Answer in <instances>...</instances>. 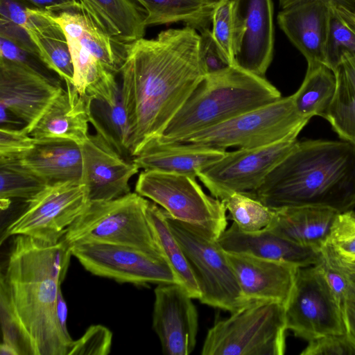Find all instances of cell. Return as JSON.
<instances>
[{
	"mask_svg": "<svg viewBox=\"0 0 355 355\" xmlns=\"http://www.w3.org/2000/svg\"><path fill=\"white\" fill-rule=\"evenodd\" d=\"M227 150L183 143L148 141L132 158L140 168L198 178V173L221 159Z\"/></svg>",
	"mask_w": 355,
	"mask_h": 355,
	"instance_id": "obj_22",
	"label": "cell"
},
{
	"mask_svg": "<svg viewBox=\"0 0 355 355\" xmlns=\"http://www.w3.org/2000/svg\"><path fill=\"white\" fill-rule=\"evenodd\" d=\"M327 242L347 261L355 263V212L339 213Z\"/></svg>",
	"mask_w": 355,
	"mask_h": 355,
	"instance_id": "obj_37",
	"label": "cell"
},
{
	"mask_svg": "<svg viewBox=\"0 0 355 355\" xmlns=\"http://www.w3.org/2000/svg\"><path fill=\"white\" fill-rule=\"evenodd\" d=\"M89 101L71 84H66L34 127L35 139H59L83 144L89 137Z\"/></svg>",
	"mask_w": 355,
	"mask_h": 355,
	"instance_id": "obj_23",
	"label": "cell"
},
{
	"mask_svg": "<svg viewBox=\"0 0 355 355\" xmlns=\"http://www.w3.org/2000/svg\"><path fill=\"white\" fill-rule=\"evenodd\" d=\"M268 207L313 206L339 213L355 207V144L306 140L266 176L252 193Z\"/></svg>",
	"mask_w": 355,
	"mask_h": 355,
	"instance_id": "obj_3",
	"label": "cell"
},
{
	"mask_svg": "<svg viewBox=\"0 0 355 355\" xmlns=\"http://www.w3.org/2000/svg\"><path fill=\"white\" fill-rule=\"evenodd\" d=\"M145 10L148 26L183 22L200 32L208 28L214 4L208 0H134Z\"/></svg>",
	"mask_w": 355,
	"mask_h": 355,
	"instance_id": "obj_31",
	"label": "cell"
},
{
	"mask_svg": "<svg viewBox=\"0 0 355 355\" xmlns=\"http://www.w3.org/2000/svg\"><path fill=\"white\" fill-rule=\"evenodd\" d=\"M35 141V139L21 128L1 126L0 159H19Z\"/></svg>",
	"mask_w": 355,
	"mask_h": 355,
	"instance_id": "obj_41",
	"label": "cell"
},
{
	"mask_svg": "<svg viewBox=\"0 0 355 355\" xmlns=\"http://www.w3.org/2000/svg\"><path fill=\"white\" fill-rule=\"evenodd\" d=\"M148 201L131 192L111 200L90 202L62 239L69 247L93 242L121 245L164 259L147 218Z\"/></svg>",
	"mask_w": 355,
	"mask_h": 355,
	"instance_id": "obj_5",
	"label": "cell"
},
{
	"mask_svg": "<svg viewBox=\"0 0 355 355\" xmlns=\"http://www.w3.org/2000/svg\"><path fill=\"white\" fill-rule=\"evenodd\" d=\"M285 306L257 302L232 313L208 330L202 355H282L286 350Z\"/></svg>",
	"mask_w": 355,
	"mask_h": 355,
	"instance_id": "obj_6",
	"label": "cell"
},
{
	"mask_svg": "<svg viewBox=\"0 0 355 355\" xmlns=\"http://www.w3.org/2000/svg\"><path fill=\"white\" fill-rule=\"evenodd\" d=\"M0 58L24 63L49 76L46 71L50 70L46 68L36 53L1 36H0Z\"/></svg>",
	"mask_w": 355,
	"mask_h": 355,
	"instance_id": "obj_42",
	"label": "cell"
},
{
	"mask_svg": "<svg viewBox=\"0 0 355 355\" xmlns=\"http://www.w3.org/2000/svg\"><path fill=\"white\" fill-rule=\"evenodd\" d=\"M28 8L57 12L74 8L79 0H17Z\"/></svg>",
	"mask_w": 355,
	"mask_h": 355,
	"instance_id": "obj_45",
	"label": "cell"
},
{
	"mask_svg": "<svg viewBox=\"0 0 355 355\" xmlns=\"http://www.w3.org/2000/svg\"><path fill=\"white\" fill-rule=\"evenodd\" d=\"M46 11V10H45ZM64 30L67 37L79 42L115 74L125 55V43L112 37L98 17L81 0L73 8L46 11Z\"/></svg>",
	"mask_w": 355,
	"mask_h": 355,
	"instance_id": "obj_20",
	"label": "cell"
},
{
	"mask_svg": "<svg viewBox=\"0 0 355 355\" xmlns=\"http://www.w3.org/2000/svg\"><path fill=\"white\" fill-rule=\"evenodd\" d=\"M339 212L326 207L303 206L275 210L268 227L299 245L318 250L327 243Z\"/></svg>",
	"mask_w": 355,
	"mask_h": 355,
	"instance_id": "obj_25",
	"label": "cell"
},
{
	"mask_svg": "<svg viewBox=\"0 0 355 355\" xmlns=\"http://www.w3.org/2000/svg\"><path fill=\"white\" fill-rule=\"evenodd\" d=\"M25 202L23 211L2 232L1 243L16 235L56 243L90 201L79 181H67L47 184Z\"/></svg>",
	"mask_w": 355,
	"mask_h": 355,
	"instance_id": "obj_10",
	"label": "cell"
},
{
	"mask_svg": "<svg viewBox=\"0 0 355 355\" xmlns=\"http://www.w3.org/2000/svg\"><path fill=\"white\" fill-rule=\"evenodd\" d=\"M117 40L130 43L144 37L146 14L134 0H81Z\"/></svg>",
	"mask_w": 355,
	"mask_h": 355,
	"instance_id": "obj_29",
	"label": "cell"
},
{
	"mask_svg": "<svg viewBox=\"0 0 355 355\" xmlns=\"http://www.w3.org/2000/svg\"><path fill=\"white\" fill-rule=\"evenodd\" d=\"M297 137L262 147L227 151L221 159L201 170L198 178L221 201L236 193H252L296 147Z\"/></svg>",
	"mask_w": 355,
	"mask_h": 355,
	"instance_id": "obj_12",
	"label": "cell"
},
{
	"mask_svg": "<svg viewBox=\"0 0 355 355\" xmlns=\"http://www.w3.org/2000/svg\"><path fill=\"white\" fill-rule=\"evenodd\" d=\"M340 309L345 332L355 343V274L347 286Z\"/></svg>",
	"mask_w": 355,
	"mask_h": 355,
	"instance_id": "obj_43",
	"label": "cell"
},
{
	"mask_svg": "<svg viewBox=\"0 0 355 355\" xmlns=\"http://www.w3.org/2000/svg\"><path fill=\"white\" fill-rule=\"evenodd\" d=\"M196 179L144 170L137 178L135 192L159 205L171 218L218 240L227 229L226 208L223 201L206 194Z\"/></svg>",
	"mask_w": 355,
	"mask_h": 355,
	"instance_id": "obj_8",
	"label": "cell"
},
{
	"mask_svg": "<svg viewBox=\"0 0 355 355\" xmlns=\"http://www.w3.org/2000/svg\"><path fill=\"white\" fill-rule=\"evenodd\" d=\"M56 311L61 327L66 333L69 334L67 324L68 312L67 306L63 297L61 287L59 288L58 293Z\"/></svg>",
	"mask_w": 355,
	"mask_h": 355,
	"instance_id": "obj_47",
	"label": "cell"
},
{
	"mask_svg": "<svg viewBox=\"0 0 355 355\" xmlns=\"http://www.w3.org/2000/svg\"><path fill=\"white\" fill-rule=\"evenodd\" d=\"M82 155L83 185L90 202L107 201L130 193V180L139 168L132 159L121 156L99 135H89L79 145Z\"/></svg>",
	"mask_w": 355,
	"mask_h": 355,
	"instance_id": "obj_16",
	"label": "cell"
},
{
	"mask_svg": "<svg viewBox=\"0 0 355 355\" xmlns=\"http://www.w3.org/2000/svg\"><path fill=\"white\" fill-rule=\"evenodd\" d=\"M225 251L287 263L298 268L315 265L320 250L299 245L266 228L248 233L233 223L218 239Z\"/></svg>",
	"mask_w": 355,
	"mask_h": 355,
	"instance_id": "obj_21",
	"label": "cell"
},
{
	"mask_svg": "<svg viewBox=\"0 0 355 355\" xmlns=\"http://www.w3.org/2000/svg\"><path fill=\"white\" fill-rule=\"evenodd\" d=\"M200 33L199 56L206 75L222 71L234 65L218 44L209 28Z\"/></svg>",
	"mask_w": 355,
	"mask_h": 355,
	"instance_id": "obj_39",
	"label": "cell"
},
{
	"mask_svg": "<svg viewBox=\"0 0 355 355\" xmlns=\"http://www.w3.org/2000/svg\"><path fill=\"white\" fill-rule=\"evenodd\" d=\"M153 328L162 352L188 355L196 346L198 314L192 297L180 284H157L155 291Z\"/></svg>",
	"mask_w": 355,
	"mask_h": 355,
	"instance_id": "obj_17",
	"label": "cell"
},
{
	"mask_svg": "<svg viewBox=\"0 0 355 355\" xmlns=\"http://www.w3.org/2000/svg\"><path fill=\"white\" fill-rule=\"evenodd\" d=\"M285 315L287 329L308 341L346 334L340 306L315 265L297 268Z\"/></svg>",
	"mask_w": 355,
	"mask_h": 355,
	"instance_id": "obj_11",
	"label": "cell"
},
{
	"mask_svg": "<svg viewBox=\"0 0 355 355\" xmlns=\"http://www.w3.org/2000/svg\"><path fill=\"white\" fill-rule=\"evenodd\" d=\"M17 160L47 184L80 180V148L69 140L35 139L33 146Z\"/></svg>",
	"mask_w": 355,
	"mask_h": 355,
	"instance_id": "obj_24",
	"label": "cell"
},
{
	"mask_svg": "<svg viewBox=\"0 0 355 355\" xmlns=\"http://www.w3.org/2000/svg\"><path fill=\"white\" fill-rule=\"evenodd\" d=\"M199 39L196 30L186 26L125 44L120 87L132 158L148 141L161 135L206 76L199 56Z\"/></svg>",
	"mask_w": 355,
	"mask_h": 355,
	"instance_id": "obj_1",
	"label": "cell"
},
{
	"mask_svg": "<svg viewBox=\"0 0 355 355\" xmlns=\"http://www.w3.org/2000/svg\"><path fill=\"white\" fill-rule=\"evenodd\" d=\"M28 15L24 28L36 47L39 58L65 84L73 85V63L64 30L45 10L28 8Z\"/></svg>",
	"mask_w": 355,
	"mask_h": 355,
	"instance_id": "obj_26",
	"label": "cell"
},
{
	"mask_svg": "<svg viewBox=\"0 0 355 355\" xmlns=\"http://www.w3.org/2000/svg\"><path fill=\"white\" fill-rule=\"evenodd\" d=\"M64 88L55 80L24 63L0 58V107L31 132Z\"/></svg>",
	"mask_w": 355,
	"mask_h": 355,
	"instance_id": "obj_14",
	"label": "cell"
},
{
	"mask_svg": "<svg viewBox=\"0 0 355 355\" xmlns=\"http://www.w3.org/2000/svg\"><path fill=\"white\" fill-rule=\"evenodd\" d=\"M1 355H17L15 349L10 345L1 343L0 345Z\"/></svg>",
	"mask_w": 355,
	"mask_h": 355,
	"instance_id": "obj_48",
	"label": "cell"
},
{
	"mask_svg": "<svg viewBox=\"0 0 355 355\" xmlns=\"http://www.w3.org/2000/svg\"><path fill=\"white\" fill-rule=\"evenodd\" d=\"M341 8H343L344 12L355 25V11H352L343 7Z\"/></svg>",
	"mask_w": 355,
	"mask_h": 355,
	"instance_id": "obj_49",
	"label": "cell"
},
{
	"mask_svg": "<svg viewBox=\"0 0 355 355\" xmlns=\"http://www.w3.org/2000/svg\"><path fill=\"white\" fill-rule=\"evenodd\" d=\"M70 249L72 256L96 276L135 285L178 284L165 259L131 247L93 242L75 244Z\"/></svg>",
	"mask_w": 355,
	"mask_h": 355,
	"instance_id": "obj_13",
	"label": "cell"
},
{
	"mask_svg": "<svg viewBox=\"0 0 355 355\" xmlns=\"http://www.w3.org/2000/svg\"><path fill=\"white\" fill-rule=\"evenodd\" d=\"M0 17L24 28L28 18V7L17 0H0Z\"/></svg>",
	"mask_w": 355,
	"mask_h": 355,
	"instance_id": "obj_44",
	"label": "cell"
},
{
	"mask_svg": "<svg viewBox=\"0 0 355 355\" xmlns=\"http://www.w3.org/2000/svg\"><path fill=\"white\" fill-rule=\"evenodd\" d=\"M226 252L249 304L276 302L286 306L298 267L248 254Z\"/></svg>",
	"mask_w": 355,
	"mask_h": 355,
	"instance_id": "obj_18",
	"label": "cell"
},
{
	"mask_svg": "<svg viewBox=\"0 0 355 355\" xmlns=\"http://www.w3.org/2000/svg\"><path fill=\"white\" fill-rule=\"evenodd\" d=\"M12 237L1 272L0 304L19 324L31 355H68L73 340L61 327L56 305L72 256L70 247L63 239L49 243Z\"/></svg>",
	"mask_w": 355,
	"mask_h": 355,
	"instance_id": "obj_2",
	"label": "cell"
},
{
	"mask_svg": "<svg viewBox=\"0 0 355 355\" xmlns=\"http://www.w3.org/2000/svg\"><path fill=\"white\" fill-rule=\"evenodd\" d=\"M336 84L334 71L326 64L308 67L301 86L293 94L298 113L309 119L323 117L333 98Z\"/></svg>",
	"mask_w": 355,
	"mask_h": 355,
	"instance_id": "obj_32",
	"label": "cell"
},
{
	"mask_svg": "<svg viewBox=\"0 0 355 355\" xmlns=\"http://www.w3.org/2000/svg\"><path fill=\"white\" fill-rule=\"evenodd\" d=\"M0 202L6 209L13 200L30 199L47 184L17 159H0Z\"/></svg>",
	"mask_w": 355,
	"mask_h": 355,
	"instance_id": "obj_33",
	"label": "cell"
},
{
	"mask_svg": "<svg viewBox=\"0 0 355 355\" xmlns=\"http://www.w3.org/2000/svg\"><path fill=\"white\" fill-rule=\"evenodd\" d=\"M146 216L160 252L178 284L193 299L199 300L201 293L198 284L182 247L169 227L165 211L156 203L148 201Z\"/></svg>",
	"mask_w": 355,
	"mask_h": 355,
	"instance_id": "obj_30",
	"label": "cell"
},
{
	"mask_svg": "<svg viewBox=\"0 0 355 355\" xmlns=\"http://www.w3.org/2000/svg\"><path fill=\"white\" fill-rule=\"evenodd\" d=\"M111 331L101 324L90 326L78 340H73L68 355H106L110 352Z\"/></svg>",
	"mask_w": 355,
	"mask_h": 355,
	"instance_id": "obj_38",
	"label": "cell"
},
{
	"mask_svg": "<svg viewBox=\"0 0 355 355\" xmlns=\"http://www.w3.org/2000/svg\"><path fill=\"white\" fill-rule=\"evenodd\" d=\"M166 215L195 275L201 293L200 302L231 313L251 304L244 297L227 252L218 241Z\"/></svg>",
	"mask_w": 355,
	"mask_h": 355,
	"instance_id": "obj_9",
	"label": "cell"
},
{
	"mask_svg": "<svg viewBox=\"0 0 355 355\" xmlns=\"http://www.w3.org/2000/svg\"><path fill=\"white\" fill-rule=\"evenodd\" d=\"M306 0H279L282 9H284ZM330 5L336 7H343L352 11H355V0H324Z\"/></svg>",
	"mask_w": 355,
	"mask_h": 355,
	"instance_id": "obj_46",
	"label": "cell"
},
{
	"mask_svg": "<svg viewBox=\"0 0 355 355\" xmlns=\"http://www.w3.org/2000/svg\"><path fill=\"white\" fill-rule=\"evenodd\" d=\"M309 119L298 113L291 95L174 143L224 150L259 148L297 136Z\"/></svg>",
	"mask_w": 355,
	"mask_h": 355,
	"instance_id": "obj_7",
	"label": "cell"
},
{
	"mask_svg": "<svg viewBox=\"0 0 355 355\" xmlns=\"http://www.w3.org/2000/svg\"><path fill=\"white\" fill-rule=\"evenodd\" d=\"M334 73L335 92L323 118L341 139L355 144V54L343 53Z\"/></svg>",
	"mask_w": 355,
	"mask_h": 355,
	"instance_id": "obj_28",
	"label": "cell"
},
{
	"mask_svg": "<svg viewBox=\"0 0 355 355\" xmlns=\"http://www.w3.org/2000/svg\"><path fill=\"white\" fill-rule=\"evenodd\" d=\"M302 355H355V343L347 334L328 335L309 341Z\"/></svg>",
	"mask_w": 355,
	"mask_h": 355,
	"instance_id": "obj_40",
	"label": "cell"
},
{
	"mask_svg": "<svg viewBox=\"0 0 355 355\" xmlns=\"http://www.w3.org/2000/svg\"><path fill=\"white\" fill-rule=\"evenodd\" d=\"M88 96L89 121L96 133L121 156L132 157L129 148L130 130L121 87L107 96Z\"/></svg>",
	"mask_w": 355,
	"mask_h": 355,
	"instance_id": "obj_27",
	"label": "cell"
},
{
	"mask_svg": "<svg viewBox=\"0 0 355 355\" xmlns=\"http://www.w3.org/2000/svg\"><path fill=\"white\" fill-rule=\"evenodd\" d=\"M345 53L355 54V25L340 7L330 5L326 64L334 71Z\"/></svg>",
	"mask_w": 355,
	"mask_h": 355,
	"instance_id": "obj_35",
	"label": "cell"
},
{
	"mask_svg": "<svg viewBox=\"0 0 355 355\" xmlns=\"http://www.w3.org/2000/svg\"><path fill=\"white\" fill-rule=\"evenodd\" d=\"M233 1L222 0L214 4L212 20V35L227 56L231 62L234 64V26H233Z\"/></svg>",
	"mask_w": 355,
	"mask_h": 355,
	"instance_id": "obj_36",
	"label": "cell"
},
{
	"mask_svg": "<svg viewBox=\"0 0 355 355\" xmlns=\"http://www.w3.org/2000/svg\"><path fill=\"white\" fill-rule=\"evenodd\" d=\"M329 20L330 4L324 0H306L282 9L277 15L279 27L304 56L308 67L326 64Z\"/></svg>",
	"mask_w": 355,
	"mask_h": 355,
	"instance_id": "obj_19",
	"label": "cell"
},
{
	"mask_svg": "<svg viewBox=\"0 0 355 355\" xmlns=\"http://www.w3.org/2000/svg\"><path fill=\"white\" fill-rule=\"evenodd\" d=\"M234 64L264 77L273 58L272 0H233Z\"/></svg>",
	"mask_w": 355,
	"mask_h": 355,
	"instance_id": "obj_15",
	"label": "cell"
},
{
	"mask_svg": "<svg viewBox=\"0 0 355 355\" xmlns=\"http://www.w3.org/2000/svg\"><path fill=\"white\" fill-rule=\"evenodd\" d=\"M209 1L213 3H216L220 1H222V0H208ZM231 1H233V0H231Z\"/></svg>",
	"mask_w": 355,
	"mask_h": 355,
	"instance_id": "obj_50",
	"label": "cell"
},
{
	"mask_svg": "<svg viewBox=\"0 0 355 355\" xmlns=\"http://www.w3.org/2000/svg\"><path fill=\"white\" fill-rule=\"evenodd\" d=\"M233 223L242 232L252 233L268 228L275 210L246 193H236L223 200Z\"/></svg>",
	"mask_w": 355,
	"mask_h": 355,
	"instance_id": "obj_34",
	"label": "cell"
},
{
	"mask_svg": "<svg viewBox=\"0 0 355 355\" xmlns=\"http://www.w3.org/2000/svg\"><path fill=\"white\" fill-rule=\"evenodd\" d=\"M281 98L280 92L264 77L232 65L206 75L155 138L174 143Z\"/></svg>",
	"mask_w": 355,
	"mask_h": 355,
	"instance_id": "obj_4",
	"label": "cell"
}]
</instances>
